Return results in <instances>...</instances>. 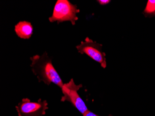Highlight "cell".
I'll return each mask as SVG.
<instances>
[{
  "mask_svg": "<svg viewBox=\"0 0 155 116\" xmlns=\"http://www.w3.org/2000/svg\"><path fill=\"white\" fill-rule=\"evenodd\" d=\"M83 116H100L98 115H97V114H95L94 112H91V111H88L87 112L84 113L83 115Z\"/></svg>",
  "mask_w": 155,
  "mask_h": 116,
  "instance_id": "cell-9",
  "label": "cell"
},
{
  "mask_svg": "<svg viewBox=\"0 0 155 116\" xmlns=\"http://www.w3.org/2000/svg\"><path fill=\"white\" fill-rule=\"evenodd\" d=\"M30 60L31 70L39 82H43L47 85L53 83L61 88L64 83L47 52L42 55H35L30 58Z\"/></svg>",
  "mask_w": 155,
  "mask_h": 116,
  "instance_id": "cell-1",
  "label": "cell"
},
{
  "mask_svg": "<svg viewBox=\"0 0 155 116\" xmlns=\"http://www.w3.org/2000/svg\"><path fill=\"white\" fill-rule=\"evenodd\" d=\"M47 100L41 98L32 102L29 98H23L15 106L18 116H43L48 109Z\"/></svg>",
  "mask_w": 155,
  "mask_h": 116,
  "instance_id": "cell-5",
  "label": "cell"
},
{
  "mask_svg": "<svg viewBox=\"0 0 155 116\" xmlns=\"http://www.w3.org/2000/svg\"><path fill=\"white\" fill-rule=\"evenodd\" d=\"M82 88V85H76L73 78L68 82L64 83L61 88L63 96L61 97V101L63 102L67 101L70 103L83 115L89 110L84 101L78 92Z\"/></svg>",
  "mask_w": 155,
  "mask_h": 116,
  "instance_id": "cell-3",
  "label": "cell"
},
{
  "mask_svg": "<svg viewBox=\"0 0 155 116\" xmlns=\"http://www.w3.org/2000/svg\"><path fill=\"white\" fill-rule=\"evenodd\" d=\"M15 31L19 38L29 39L33 34V27L30 22L20 21L15 25Z\"/></svg>",
  "mask_w": 155,
  "mask_h": 116,
  "instance_id": "cell-6",
  "label": "cell"
},
{
  "mask_svg": "<svg viewBox=\"0 0 155 116\" xmlns=\"http://www.w3.org/2000/svg\"><path fill=\"white\" fill-rule=\"evenodd\" d=\"M103 45L87 37L84 41L76 47L78 52L81 54H86L91 59L99 63L102 68L107 66L106 55L102 51Z\"/></svg>",
  "mask_w": 155,
  "mask_h": 116,
  "instance_id": "cell-4",
  "label": "cell"
},
{
  "mask_svg": "<svg viewBox=\"0 0 155 116\" xmlns=\"http://www.w3.org/2000/svg\"><path fill=\"white\" fill-rule=\"evenodd\" d=\"M143 14L146 17H155V0L148 1Z\"/></svg>",
  "mask_w": 155,
  "mask_h": 116,
  "instance_id": "cell-7",
  "label": "cell"
},
{
  "mask_svg": "<svg viewBox=\"0 0 155 116\" xmlns=\"http://www.w3.org/2000/svg\"><path fill=\"white\" fill-rule=\"evenodd\" d=\"M76 5L68 0H58L54 7L52 16L48 18L50 22H57V24L64 22H70L74 25L78 20L77 14L80 12Z\"/></svg>",
  "mask_w": 155,
  "mask_h": 116,
  "instance_id": "cell-2",
  "label": "cell"
},
{
  "mask_svg": "<svg viewBox=\"0 0 155 116\" xmlns=\"http://www.w3.org/2000/svg\"><path fill=\"white\" fill-rule=\"evenodd\" d=\"M99 4L102 6L107 5L110 2V0H97V1Z\"/></svg>",
  "mask_w": 155,
  "mask_h": 116,
  "instance_id": "cell-8",
  "label": "cell"
}]
</instances>
